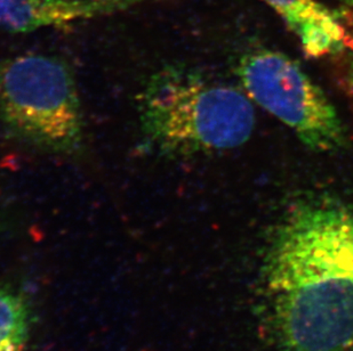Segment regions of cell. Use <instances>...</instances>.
<instances>
[{
  "mask_svg": "<svg viewBox=\"0 0 353 351\" xmlns=\"http://www.w3.org/2000/svg\"><path fill=\"white\" fill-rule=\"evenodd\" d=\"M139 119L144 145L170 159L236 149L255 126L253 105L243 92L176 65L148 79Z\"/></svg>",
  "mask_w": 353,
  "mask_h": 351,
  "instance_id": "2",
  "label": "cell"
},
{
  "mask_svg": "<svg viewBox=\"0 0 353 351\" xmlns=\"http://www.w3.org/2000/svg\"><path fill=\"white\" fill-rule=\"evenodd\" d=\"M300 40L307 56L321 57L343 47L345 32L336 17L316 0H264Z\"/></svg>",
  "mask_w": 353,
  "mask_h": 351,
  "instance_id": "6",
  "label": "cell"
},
{
  "mask_svg": "<svg viewBox=\"0 0 353 351\" xmlns=\"http://www.w3.org/2000/svg\"><path fill=\"white\" fill-rule=\"evenodd\" d=\"M238 73L250 100L293 130L304 145L318 152L343 145L336 111L295 61L274 50H256L243 57Z\"/></svg>",
  "mask_w": 353,
  "mask_h": 351,
  "instance_id": "4",
  "label": "cell"
},
{
  "mask_svg": "<svg viewBox=\"0 0 353 351\" xmlns=\"http://www.w3.org/2000/svg\"><path fill=\"white\" fill-rule=\"evenodd\" d=\"M265 283L286 351L353 350V212L312 200L274 234Z\"/></svg>",
  "mask_w": 353,
  "mask_h": 351,
  "instance_id": "1",
  "label": "cell"
},
{
  "mask_svg": "<svg viewBox=\"0 0 353 351\" xmlns=\"http://www.w3.org/2000/svg\"><path fill=\"white\" fill-rule=\"evenodd\" d=\"M32 312L22 292L0 288V351H24L30 338Z\"/></svg>",
  "mask_w": 353,
  "mask_h": 351,
  "instance_id": "7",
  "label": "cell"
},
{
  "mask_svg": "<svg viewBox=\"0 0 353 351\" xmlns=\"http://www.w3.org/2000/svg\"><path fill=\"white\" fill-rule=\"evenodd\" d=\"M154 0H0V29L29 34L132 10Z\"/></svg>",
  "mask_w": 353,
  "mask_h": 351,
  "instance_id": "5",
  "label": "cell"
},
{
  "mask_svg": "<svg viewBox=\"0 0 353 351\" xmlns=\"http://www.w3.org/2000/svg\"><path fill=\"white\" fill-rule=\"evenodd\" d=\"M0 123L12 136L43 152H78L83 116L70 65L41 54L0 62Z\"/></svg>",
  "mask_w": 353,
  "mask_h": 351,
  "instance_id": "3",
  "label": "cell"
}]
</instances>
